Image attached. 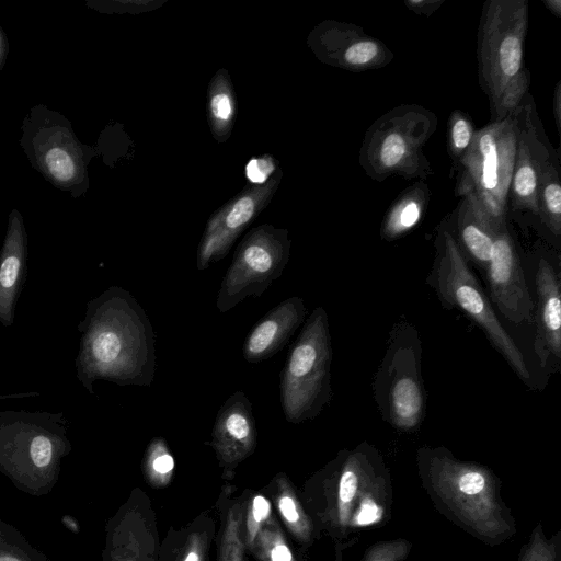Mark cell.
<instances>
[{"label":"cell","instance_id":"cell-1","mask_svg":"<svg viewBox=\"0 0 561 561\" xmlns=\"http://www.w3.org/2000/svg\"><path fill=\"white\" fill-rule=\"evenodd\" d=\"M76 376L94 394L99 380L148 387L156 373V334L146 310L121 286L112 285L85 305L78 324Z\"/></svg>","mask_w":561,"mask_h":561},{"label":"cell","instance_id":"cell-2","mask_svg":"<svg viewBox=\"0 0 561 561\" xmlns=\"http://www.w3.org/2000/svg\"><path fill=\"white\" fill-rule=\"evenodd\" d=\"M64 412L0 411V473L33 496L56 485L71 451Z\"/></svg>","mask_w":561,"mask_h":561},{"label":"cell","instance_id":"cell-3","mask_svg":"<svg viewBox=\"0 0 561 561\" xmlns=\"http://www.w3.org/2000/svg\"><path fill=\"white\" fill-rule=\"evenodd\" d=\"M419 461L434 494L462 525L486 540L510 535L489 469L458 460L444 448L420 449Z\"/></svg>","mask_w":561,"mask_h":561},{"label":"cell","instance_id":"cell-4","mask_svg":"<svg viewBox=\"0 0 561 561\" xmlns=\"http://www.w3.org/2000/svg\"><path fill=\"white\" fill-rule=\"evenodd\" d=\"M437 126V115L422 105L401 104L389 110L367 128L359 165L376 182L391 176L424 181L434 173L424 147Z\"/></svg>","mask_w":561,"mask_h":561},{"label":"cell","instance_id":"cell-5","mask_svg":"<svg viewBox=\"0 0 561 561\" xmlns=\"http://www.w3.org/2000/svg\"><path fill=\"white\" fill-rule=\"evenodd\" d=\"M435 247L436 257L428 279L440 302L445 308H458L465 312L483 331L517 376L528 381L530 374L523 353L501 324L448 222L440 225Z\"/></svg>","mask_w":561,"mask_h":561},{"label":"cell","instance_id":"cell-6","mask_svg":"<svg viewBox=\"0 0 561 561\" xmlns=\"http://www.w3.org/2000/svg\"><path fill=\"white\" fill-rule=\"evenodd\" d=\"M21 131L19 145L35 171L73 198L87 193L89 163L98 152L79 140L64 114L36 104L23 118Z\"/></svg>","mask_w":561,"mask_h":561},{"label":"cell","instance_id":"cell-7","mask_svg":"<svg viewBox=\"0 0 561 561\" xmlns=\"http://www.w3.org/2000/svg\"><path fill=\"white\" fill-rule=\"evenodd\" d=\"M518 135L516 110L503 121L490 122L477 130L470 148L456 163V195L474 196L496 227L507 221Z\"/></svg>","mask_w":561,"mask_h":561},{"label":"cell","instance_id":"cell-8","mask_svg":"<svg viewBox=\"0 0 561 561\" xmlns=\"http://www.w3.org/2000/svg\"><path fill=\"white\" fill-rule=\"evenodd\" d=\"M332 346L323 307L313 309L280 371V404L286 421L299 424L319 415L332 398Z\"/></svg>","mask_w":561,"mask_h":561},{"label":"cell","instance_id":"cell-9","mask_svg":"<svg viewBox=\"0 0 561 561\" xmlns=\"http://www.w3.org/2000/svg\"><path fill=\"white\" fill-rule=\"evenodd\" d=\"M422 342L414 325L397 322L374 379V397L382 419L392 427L411 432L425 416Z\"/></svg>","mask_w":561,"mask_h":561},{"label":"cell","instance_id":"cell-10","mask_svg":"<svg viewBox=\"0 0 561 561\" xmlns=\"http://www.w3.org/2000/svg\"><path fill=\"white\" fill-rule=\"evenodd\" d=\"M528 13L527 0H489L483 4L478 31V77L490 107L525 68Z\"/></svg>","mask_w":561,"mask_h":561},{"label":"cell","instance_id":"cell-11","mask_svg":"<svg viewBox=\"0 0 561 561\" xmlns=\"http://www.w3.org/2000/svg\"><path fill=\"white\" fill-rule=\"evenodd\" d=\"M290 240L285 229L262 225L245 234L218 290L216 307L227 312L249 297H260L279 278L289 260Z\"/></svg>","mask_w":561,"mask_h":561},{"label":"cell","instance_id":"cell-12","mask_svg":"<svg viewBox=\"0 0 561 561\" xmlns=\"http://www.w3.org/2000/svg\"><path fill=\"white\" fill-rule=\"evenodd\" d=\"M518 144L507 196V210L537 217L538 180L559 152L549 142L538 117L534 98L528 93L517 108Z\"/></svg>","mask_w":561,"mask_h":561},{"label":"cell","instance_id":"cell-13","mask_svg":"<svg viewBox=\"0 0 561 561\" xmlns=\"http://www.w3.org/2000/svg\"><path fill=\"white\" fill-rule=\"evenodd\" d=\"M308 43L322 62L352 72L379 69L394 58L383 42L346 22H322L311 32Z\"/></svg>","mask_w":561,"mask_h":561},{"label":"cell","instance_id":"cell-14","mask_svg":"<svg viewBox=\"0 0 561 561\" xmlns=\"http://www.w3.org/2000/svg\"><path fill=\"white\" fill-rule=\"evenodd\" d=\"M279 176L247 188L210 217L197 249V270H206L229 253L236 239L268 203Z\"/></svg>","mask_w":561,"mask_h":561},{"label":"cell","instance_id":"cell-15","mask_svg":"<svg viewBox=\"0 0 561 561\" xmlns=\"http://www.w3.org/2000/svg\"><path fill=\"white\" fill-rule=\"evenodd\" d=\"M485 272L492 300L503 317L514 323H531L534 302L507 221L495 230Z\"/></svg>","mask_w":561,"mask_h":561},{"label":"cell","instance_id":"cell-16","mask_svg":"<svg viewBox=\"0 0 561 561\" xmlns=\"http://www.w3.org/2000/svg\"><path fill=\"white\" fill-rule=\"evenodd\" d=\"M207 444L226 474H231L255 450L257 430L252 403L242 390L233 392L218 410Z\"/></svg>","mask_w":561,"mask_h":561},{"label":"cell","instance_id":"cell-17","mask_svg":"<svg viewBox=\"0 0 561 561\" xmlns=\"http://www.w3.org/2000/svg\"><path fill=\"white\" fill-rule=\"evenodd\" d=\"M307 309L301 297H289L272 308L248 333L242 354L249 364L264 362L278 353L304 323Z\"/></svg>","mask_w":561,"mask_h":561},{"label":"cell","instance_id":"cell-18","mask_svg":"<svg viewBox=\"0 0 561 561\" xmlns=\"http://www.w3.org/2000/svg\"><path fill=\"white\" fill-rule=\"evenodd\" d=\"M27 232L20 210L9 214L0 250V323L10 328L27 273Z\"/></svg>","mask_w":561,"mask_h":561},{"label":"cell","instance_id":"cell-19","mask_svg":"<svg viewBox=\"0 0 561 561\" xmlns=\"http://www.w3.org/2000/svg\"><path fill=\"white\" fill-rule=\"evenodd\" d=\"M538 296L534 351L545 367L552 357L561 356V283L553 266L540 259L536 274Z\"/></svg>","mask_w":561,"mask_h":561},{"label":"cell","instance_id":"cell-20","mask_svg":"<svg viewBox=\"0 0 561 561\" xmlns=\"http://www.w3.org/2000/svg\"><path fill=\"white\" fill-rule=\"evenodd\" d=\"M453 220L456 230V237H454L462 253L485 271L499 226H494L484 208L472 195L461 197L454 211Z\"/></svg>","mask_w":561,"mask_h":561},{"label":"cell","instance_id":"cell-21","mask_svg":"<svg viewBox=\"0 0 561 561\" xmlns=\"http://www.w3.org/2000/svg\"><path fill=\"white\" fill-rule=\"evenodd\" d=\"M431 198L424 181H417L402 191L388 208L380 236L383 240H397L413 230L422 220Z\"/></svg>","mask_w":561,"mask_h":561},{"label":"cell","instance_id":"cell-22","mask_svg":"<svg viewBox=\"0 0 561 561\" xmlns=\"http://www.w3.org/2000/svg\"><path fill=\"white\" fill-rule=\"evenodd\" d=\"M139 533V513L129 502L107 524L103 561H148L140 554Z\"/></svg>","mask_w":561,"mask_h":561},{"label":"cell","instance_id":"cell-23","mask_svg":"<svg viewBox=\"0 0 561 561\" xmlns=\"http://www.w3.org/2000/svg\"><path fill=\"white\" fill-rule=\"evenodd\" d=\"M559 158L552 160L541 172L537 187V217L549 231L558 238L561 234V181Z\"/></svg>","mask_w":561,"mask_h":561},{"label":"cell","instance_id":"cell-24","mask_svg":"<svg viewBox=\"0 0 561 561\" xmlns=\"http://www.w3.org/2000/svg\"><path fill=\"white\" fill-rule=\"evenodd\" d=\"M226 71L220 70L209 87L208 112L214 136L225 141L230 134L234 116V98Z\"/></svg>","mask_w":561,"mask_h":561},{"label":"cell","instance_id":"cell-25","mask_svg":"<svg viewBox=\"0 0 561 561\" xmlns=\"http://www.w3.org/2000/svg\"><path fill=\"white\" fill-rule=\"evenodd\" d=\"M275 503L289 531L302 543L311 540L312 525L284 474L276 478Z\"/></svg>","mask_w":561,"mask_h":561},{"label":"cell","instance_id":"cell-26","mask_svg":"<svg viewBox=\"0 0 561 561\" xmlns=\"http://www.w3.org/2000/svg\"><path fill=\"white\" fill-rule=\"evenodd\" d=\"M243 514L239 503L227 511L222 522L218 561H245Z\"/></svg>","mask_w":561,"mask_h":561},{"label":"cell","instance_id":"cell-27","mask_svg":"<svg viewBox=\"0 0 561 561\" xmlns=\"http://www.w3.org/2000/svg\"><path fill=\"white\" fill-rule=\"evenodd\" d=\"M142 470L152 486H164L171 481L174 459L164 438L151 439L144 455Z\"/></svg>","mask_w":561,"mask_h":561},{"label":"cell","instance_id":"cell-28","mask_svg":"<svg viewBox=\"0 0 561 561\" xmlns=\"http://www.w3.org/2000/svg\"><path fill=\"white\" fill-rule=\"evenodd\" d=\"M0 561H49L25 536L0 518Z\"/></svg>","mask_w":561,"mask_h":561},{"label":"cell","instance_id":"cell-29","mask_svg":"<svg viewBox=\"0 0 561 561\" xmlns=\"http://www.w3.org/2000/svg\"><path fill=\"white\" fill-rule=\"evenodd\" d=\"M252 552L259 561H296L277 523L271 518L260 530Z\"/></svg>","mask_w":561,"mask_h":561},{"label":"cell","instance_id":"cell-30","mask_svg":"<svg viewBox=\"0 0 561 561\" xmlns=\"http://www.w3.org/2000/svg\"><path fill=\"white\" fill-rule=\"evenodd\" d=\"M530 73L525 67L519 75L510 82L491 111V122H500L513 114L529 93Z\"/></svg>","mask_w":561,"mask_h":561},{"label":"cell","instance_id":"cell-31","mask_svg":"<svg viewBox=\"0 0 561 561\" xmlns=\"http://www.w3.org/2000/svg\"><path fill=\"white\" fill-rule=\"evenodd\" d=\"M476 129L467 113L456 110L448 119L447 145L449 154L455 163L470 148Z\"/></svg>","mask_w":561,"mask_h":561},{"label":"cell","instance_id":"cell-32","mask_svg":"<svg viewBox=\"0 0 561 561\" xmlns=\"http://www.w3.org/2000/svg\"><path fill=\"white\" fill-rule=\"evenodd\" d=\"M272 518L270 501L255 494L250 501L245 514V524L243 531L244 547L252 551L256 537L261 528Z\"/></svg>","mask_w":561,"mask_h":561},{"label":"cell","instance_id":"cell-33","mask_svg":"<svg viewBox=\"0 0 561 561\" xmlns=\"http://www.w3.org/2000/svg\"><path fill=\"white\" fill-rule=\"evenodd\" d=\"M519 561H558L557 546L552 540L546 539L540 526L533 531Z\"/></svg>","mask_w":561,"mask_h":561},{"label":"cell","instance_id":"cell-34","mask_svg":"<svg viewBox=\"0 0 561 561\" xmlns=\"http://www.w3.org/2000/svg\"><path fill=\"white\" fill-rule=\"evenodd\" d=\"M408 550L409 542L402 539L381 542L367 551L363 561H401Z\"/></svg>","mask_w":561,"mask_h":561},{"label":"cell","instance_id":"cell-35","mask_svg":"<svg viewBox=\"0 0 561 561\" xmlns=\"http://www.w3.org/2000/svg\"><path fill=\"white\" fill-rule=\"evenodd\" d=\"M276 170L275 161L270 156L251 159L245 168L247 176L253 184H264Z\"/></svg>","mask_w":561,"mask_h":561},{"label":"cell","instance_id":"cell-36","mask_svg":"<svg viewBox=\"0 0 561 561\" xmlns=\"http://www.w3.org/2000/svg\"><path fill=\"white\" fill-rule=\"evenodd\" d=\"M207 543L204 533L192 534L183 549L181 561H205Z\"/></svg>","mask_w":561,"mask_h":561},{"label":"cell","instance_id":"cell-37","mask_svg":"<svg viewBox=\"0 0 561 561\" xmlns=\"http://www.w3.org/2000/svg\"><path fill=\"white\" fill-rule=\"evenodd\" d=\"M444 3V0H405L404 4L407 8L419 15H425L430 18L434 12H436L440 5Z\"/></svg>","mask_w":561,"mask_h":561},{"label":"cell","instance_id":"cell-38","mask_svg":"<svg viewBox=\"0 0 561 561\" xmlns=\"http://www.w3.org/2000/svg\"><path fill=\"white\" fill-rule=\"evenodd\" d=\"M552 113L557 130L561 133V80H559L554 87L552 96Z\"/></svg>","mask_w":561,"mask_h":561},{"label":"cell","instance_id":"cell-39","mask_svg":"<svg viewBox=\"0 0 561 561\" xmlns=\"http://www.w3.org/2000/svg\"><path fill=\"white\" fill-rule=\"evenodd\" d=\"M9 54V42L5 32L0 25V72L2 71Z\"/></svg>","mask_w":561,"mask_h":561},{"label":"cell","instance_id":"cell-40","mask_svg":"<svg viewBox=\"0 0 561 561\" xmlns=\"http://www.w3.org/2000/svg\"><path fill=\"white\" fill-rule=\"evenodd\" d=\"M543 4L557 18L561 16V1L560 0H545Z\"/></svg>","mask_w":561,"mask_h":561},{"label":"cell","instance_id":"cell-41","mask_svg":"<svg viewBox=\"0 0 561 561\" xmlns=\"http://www.w3.org/2000/svg\"><path fill=\"white\" fill-rule=\"evenodd\" d=\"M19 398H20L19 393L0 394V400H4V399H19Z\"/></svg>","mask_w":561,"mask_h":561}]
</instances>
